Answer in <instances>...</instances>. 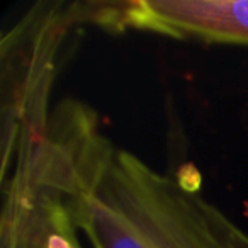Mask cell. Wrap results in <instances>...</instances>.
<instances>
[{
  "mask_svg": "<svg viewBox=\"0 0 248 248\" xmlns=\"http://www.w3.org/2000/svg\"><path fill=\"white\" fill-rule=\"evenodd\" d=\"M65 197L92 248H236L234 223L99 131L90 107L65 100L24 162Z\"/></svg>",
  "mask_w": 248,
  "mask_h": 248,
  "instance_id": "obj_1",
  "label": "cell"
},
{
  "mask_svg": "<svg viewBox=\"0 0 248 248\" xmlns=\"http://www.w3.org/2000/svg\"><path fill=\"white\" fill-rule=\"evenodd\" d=\"M83 24L107 31L138 29L169 38L248 46V0L80 2Z\"/></svg>",
  "mask_w": 248,
  "mask_h": 248,
  "instance_id": "obj_2",
  "label": "cell"
},
{
  "mask_svg": "<svg viewBox=\"0 0 248 248\" xmlns=\"http://www.w3.org/2000/svg\"><path fill=\"white\" fill-rule=\"evenodd\" d=\"M2 182V248H83L56 187L28 172H14Z\"/></svg>",
  "mask_w": 248,
  "mask_h": 248,
  "instance_id": "obj_3",
  "label": "cell"
},
{
  "mask_svg": "<svg viewBox=\"0 0 248 248\" xmlns=\"http://www.w3.org/2000/svg\"><path fill=\"white\" fill-rule=\"evenodd\" d=\"M233 238L236 248H248V233L241 230V228H238L236 224H234V230H233Z\"/></svg>",
  "mask_w": 248,
  "mask_h": 248,
  "instance_id": "obj_4",
  "label": "cell"
}]
</instances>
